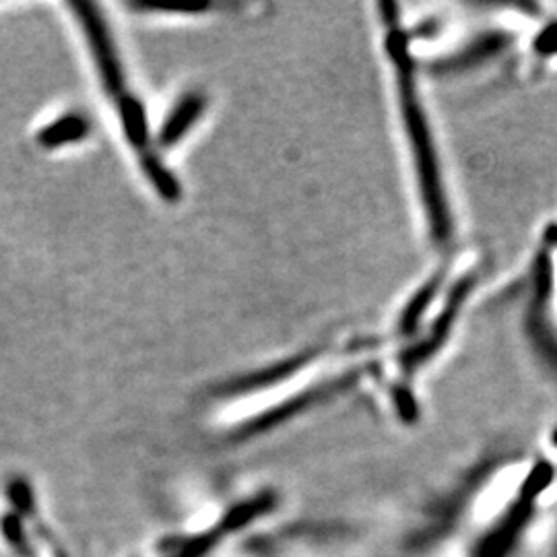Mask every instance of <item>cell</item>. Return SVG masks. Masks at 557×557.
I'll list each match as a JSON object with an SVG mask.
<instances>
[{"mask_svg":"<svg viewBox=\"0 0 557 557\" xmlns=\"http://www.w3.org/2000/svg\"><path fill=\"white\" fill-rule=\"evenodd\" d=\"M386 23H388L386 52L397 73L398 106L403 114L405 135L409 140L411 156L416 163L423 211H425L430 234L434 242L446 244L453 236V220H450L448 202L442 186V174H440L438 156L432 139V131L419 98L416 62L409 52V38L398 23V15H388Z\"/></svg>","mask_w":557,"mask_h":557,"instance_id":"6da1fadb","label":"cell"},{"mask_svg":"<svg viewBox=\"0 0 557 557\" xmlns=\"http://www.w3.org/2000/svg\"><path fill=\"white\" fill-rule=\"evenodd\" d=\"M81 32L87 41L89 57L98 71L101 89L119 112L120 131L128 147L137 153L145 178L151 182L153 190L161 199L176 202L182 195L178 180L163 165L158 156L156 140L151 139L145 106L139 96L131 91L126 85L124 64L120 60L119 48L114 46L108 23L101 17H89L81 23Z\"/></svg>","mask_w":557,"mask_h":557,"instance_id":"7a4b0ae2","label":"cell"},{"mask_svg":"<svg viewBox=\"0 0 557 557\" xmlns=\"http://www.w3.org/2000/svg\"><path fill=\"white\" fill-rule=\"evenodd\" d=\"M549 289H552V259L543 252L535 262V299L529 312V335L539 351L557 376V333L549 319Z\"/></svg>","mask_w":557,"mask_h":557,"instance_id":"3957f363","label":"cell"},{"mask_svg":"<svg viewBox=\"0 0 557 557\" xmlns=\"http://www.w3.org/2000/svg\"><path fill=\"white\" fill-rule=\"evenodd\" d=\"M324 349H308L304 354H298L294 358L283 359L275 366H267L262 370H255L250 374H244L232 382H223L218 388H213V397L218 395L220 398L239 397L246 393H255V391H262L269 386H275L283 380H289L296 376L299 372H304L308 366H312V361L322 358Z\"/></svg>","mask_w":557,"mask_h":557,"instance_id":"277c9868","label":"cell"},{"mask_svg":"<svg viewBox=\"0 0 557 557\" xmlns=\"http://www.w3.org/2000/svg\"><path fill=\"white\" fill-rule=\"evenodd\" d=\"M475 278L467 277L460 278L457 283V287L450 292V296L446 299V308L442 310L432 333L428 335L425 341H421L416 349L407 351L403 359H400V366L407 374H413L418 370L419 366L425 361V359L432 358L440 349V345L444 343V338L448 337L455 320H457L460 308L465 306L467 296L471 294V287H473Z\"/></svg>","mask_w":557,"mask_h":557,"instance_id":"5b68a950","label":"cell"},{"mask_svg":"<svg viewBox=\"0 0 557 557\" xmlns=\"http://www.w3.org/2000/svg\"><path fill=\"white\" fill-rule=\"evenodd\" d=\"M205 108H207V98L200 91L184 94L170 110L168 119L161 122L160 133L156 137V147L160 149L176 147L199 122L200 116L205 114Z\"/></svg>","mask_w":557,"mask_h":557,"instance_id":"8992f818","label":"cell"},{"mask_svg":"<svg viewBox=\"0 0 557 557\" xmlns=\"http://www.w3.org/2000/svg\"><path fill=\"white\" fill-rule=\"evenodd\" d=\"M91 135V120L81 112H66L59 119L46 122L38 131L36 143L46 151H54L64 145H75Z\"/></svg>","mask_w":557,"mask_h":557,"instance_id":"52a82bcc","label":"cell"},{"mask_svg":"<svg viewBox=\"0 0 557 557\" xmlns=\"http://www.w3.org/2000/svg\"><path fill=\"white\" fill-rule=\"evenodd\" d=\"M510 44V38L504 36V34H485L481 36L479 40L473 41L469 48H465L460 54H455L450 59L442 60L436 71L442 73H457L462 69H471L483 60L492 59V57H498L499 52H504V48Z\"/></svg>","mask_w":557,"mask_h":557,"instance_id":"ba28073f","label":"cell"},{"mask_svg":"<svg viewBox=\"0 0 557 557\" xmlns=\"http://www.w3.org/2000/svg\"><path fill=\"white\" fill-rule=\"evenodd\" d=\"M442 275H434L423 287H419L418 294L411 298V301L405 306L400 320H398V333L400 335H411L418 329L419 322L423 319L425 310L430 308L432 299L438 296Z\"/></svg>","mask_w":557,"mask_h":557,"instance_id":"9c48e42d","label":"cell"},{"mask_svg":"<svg viewBox=\"0 0 557 557\" xmlns=\"http://www.w3.org/2000/svg\"><path fill=\"white\" fill-rule=\"evenodd\" d=\"M535 50H537L541 57L557 54V23L545 27L541 32V36L535 40Z\"/></svg>","mask_w":557,"mask_h":557,"instance_id":"30bf717a","label":"cell"}]
</instances>
